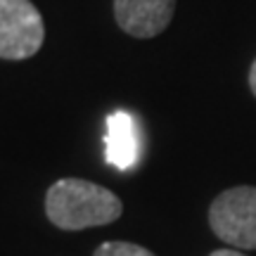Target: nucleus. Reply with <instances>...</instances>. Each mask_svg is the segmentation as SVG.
<instances>
[{"label":"nucleus","instance_id":"1","mask_svg":"<svg viewBox=\"0 0 256 256\" xmlns=\"http://www.w3.org/2000/svg\"><path fill=\"white\" fill-rule=\"evenodd\" d=\"M124 211L121 200L112 190L81 178H62L46 194V214L62 230H86L107 226Z\"/></svg>","mask_w":256,"mask_h":256},{"label":"nucleus","instance_id":"2","mask_svg":"<svg viewBox=\"0 0 256 256\" xmlns=\"http://www.w3.org/2000/svg\"><path fill=\"white\" fill-rule=\"evenodd\" d=\"M216 238L235 249H256V188L238 185L220 192L209 206Z\"/></svg>","mask_w":256,"mask_h":256},{"label":"nucleus","instance_id":"3","mask_svg":"<svg viewBox=\"0 0 256 256\" xmlns=\"http://www.w3.org/2000/svg\"><path fill=\"white\" fill-rule=\"evenodd\" d=\"M46 40L43 17L31 0H0V57L28 60Z\"/></svg>","mask_w":256,"mask_h":256},{"label":"nucleus","instance_id":"4","mask_svg":"<svg viewBox=\"0 0 256 256\" xmlns=\"http://www.w3.org/2000/svg\"><path fill=\"white\" fill-rule=\"evenodd\" d=\"M176 0H114V17L128 36H159L174 19Z\"/></svg>","mask_w":256,"mask_h":256},{"label":"nucleus","instance_id":"5","mask_svg":"<svg viewBox=\"0 0 256 256\" xmlns=\"http://www.w3.org/2000/svg\"><path fill=\"white\" fill-rule=\"evenodd\" d=\"M104 159L119 171H128L140 159L138 121L128 112H112L104 130Z\"/></svg>","mask_w":256,"mask_h":256},{"label":"nucleus","instance_id":"6","mask_svg":"<svg viewBox=\"0 0 256 256\" xmlns=\"http://www.w3.org/2000/svg\"><path fill=\"white\" fill-rule=\"evenodd\" d=\"M92 256H154L150 249L133 244V242H104L95 249Z\"/></svg>","mask_w":256,"mask_h":256},{"label":"nucleus","instance_id":"7","mask_svg":"<svg viewBox=\"0 0 256 256\" xmlns=\"http://www.w3.org/2000/svg\"><path fill=\"white\" fill-rule=\"evenodd\" d=\"M209 256H244L242 252H235V249H216V252H211Z\"/></svg>","mask_w":256,"mask_h":256},{"label":"nucleus","instance_id":"8","mask_svg":"<svg viewBox=\"0 0 256 256\" xmlns=\"http://www.w3.org/2000/svg\"><path fill=\"white\" fill-rule=\"evenodd\" d=\"M249 88H252V92L256 95V60H254V64H252V69H249Z\"/></svg>","mask_w":256,"mask_h":256}]
</instances>
